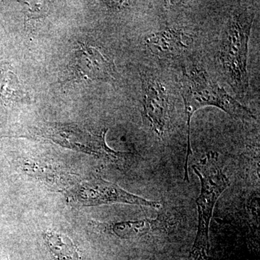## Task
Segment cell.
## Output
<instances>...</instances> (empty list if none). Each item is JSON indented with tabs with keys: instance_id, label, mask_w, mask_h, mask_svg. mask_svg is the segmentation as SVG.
Segmentation results:
<instances>
[{
	"instance_id": "cell-1",
	"label": "cell",
	"mask_w": 260,
	"mask_h": 260,
	"mask_svg": "<svg viewBox=\"0 0 260 260\" xmlns=\"http://www.w3.org/2000/svg\"><path fill=\"white\" fill-rule=\"evenodd\" d=\"M254 14L249 10L236 12L224 30L218 60L228 83L237 95L243 97L249 88L248 47Z\"/></svg>"
},
{
	"instance_id": "cell-2",
	"label": "cell",
	"mask_w": 260,
	"mask_h": 260,
	"mask_svg": "<svg viewBox=\"0 0 260 260\" xmlns=\"http://www.w3.org/2000/svg\"><path fill=\"white\" fill-rule=\"evenodd\" d=\"M181 94L187 117V146L190 145V120L197 110L204 107H218L227 114L239 117H253L252 112L198 68L188 70L183 75Z\"/></svg>"
},
{
	"instance_id": "cell-3",
	"label": "cell",
	"mask_w": 260,
	"mask_h": 260,
	"mask_svg": "<svg viewBox=\"0 0 260 260\" xmlns=\"http://www.w3.org/2000/svg\"><path fill=\"white\" fill-rule=\"evenodd\" d=\"M193 169L201 181V191L196 200L198 227L191 254L194 259L199 260L204 259L208 254L209 228L214 208L230 183L213 155H208L199 165L194 166Z\"/></svg>"
},
{
	"instance_id": "cell-4",
	"label": "cell",
	"mask_w": 260,
	"mask_h": 260,
	"mask_svg": "<svg viewBox=\"0 0 260 260\" xmlns=\"http://www.w3.org/2000/svg\"><path fill=\"white\" fill-rule=\"evenodd\" d=\"M68 70L64 82L108 80L115 73L114 62L99 48L88 44H80Z\"/></svg>"
},
{
	"instance_id": "cell-5",
	"label": "cell",
	"mask_w": 260,
	"mask_h": 260,
	"mask_svg": "<svg viewBox=\"0 0 260 260\" xmlns=\"http://www.w3.org/2000/svg\"><path fill=\"white\" fill-rule=\"evenodd\" d=\"M142 107L145 124L158 137L164 136L170 123V109L167 90L158 80H143Z\"/></svg>"
},
{
	"instance_id": "cell-6",
	"label": "cell",
	"mask_w": 260,
	"mask_h": 260,
	"mask_svg": "<svg viewBox=\"0 0 260 260\" xmlns=\"http://www.w3.org/2000/svg\"><path fill=\"white\" fill-rule=\"evenodd\" d=\"M87 202L90 205L110 204V203H126L141 205L152 208H160L158 202L150 201L127 192L119 186L102 180L95 181L88 189Z\"/></svg>"
},
{
	"instance_id": "cell-7",
	"label": "cell",
	"mask_w": 260,
	"mask_h": 260,
	"mask_svg": "<svg viewBox=\"0 0 260 260\" xmlns=\"http://www.w3.org/2000/svg\"><path fill=\"white\" fill-rule=\"evenodd\" d=\"M191 39L181 30L166 28L149 36L146 45L154 55L159 58H175L188 50Z\"/></svg>"
},
{
	"instance_id": "cell-8",
	"label": "cell",
	"mask_w": 260,
	"mask_h": 260,
	"mask_svg": "<svg viewBox=\"0 0 260 260\" xmlns=\"http://www.w3.org/2000/svg\"><path fill=\"white\" fill-rule=\"evenodd\" d=\"M0 99L3 102H20L26 99L16 75L10 70L0 72Z\"/></svg>"
},
{
	"instance_id": "cell-9",
	"label": "cell",
	"mask_w": 260,
	"mask_h": 260,
	"mask_svg": "<svg viewBox=\"0 0 260 260\" xmlns=\"http://www.w3.org/2000/svg\"><path fill=\"white\" fill-rule=\"evenodd\" d=\"M157 220H143L138 221H128L113 225V232L121 238L141 237L158 225Z\"/></svg>"
},
{
	"instance_id": "cell-10",
	"label": "cell",
	"mask_w": 260,
	"mask_h": 260,
	"mask_svg": "<svg viewBox=\"0 0 260 260\" xmlns=\"http://www.w3.org/2000/svg\"><path fill=\"white\" fill-rule=\"evenodd\" d=\"M26 3L28 5V16L29 19L37 18L39 17H43V15L46 14L47 12L44 10V6L42 5L39 4H30V3Z\"/></svg>"
}]
</instances>
